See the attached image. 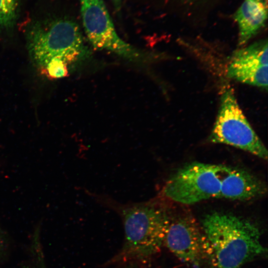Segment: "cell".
I'll return each instance as SVG.
<instances>
[{"mask_svg": "<svg viewBox=\"0 0 268 268\" xmlns=\"http://www.w3.org/2000/svg\"><path fill=\"white\" fill-rule=\"evenodd\" d=\"M24 35L34 64L50 77L68 72V65L87 54L78 24L57 12L50 2L38 4L24 24Z\"/></svg>", "mask_w": 268, "mask_h": 268, "instance_id": "obj_1", "label": "cell"}, {"mask_svg": "<svg viewBox=\"0 0 268 268\" xmlns=\"http://www.w3.org/2000/svg\"><path fill=\"white\" fill-rule=\"evenodd\" d=\"M201 228L205 255L216 268H240L267 252L259 227L245 218L212 212L203 218Z\"/></svg>", "mask_w": 268, "mask_h": 268, "instance_id": "obj_2", "label": "cell"}, {"mask_svg": "<svg viewBox=\"0 0 268 268\" xmlns=\"http://www.w3.org/2000/svg\"><path fill=\"white\" fill-rule=\"evenodd\" d=\"M89 194L123 219L125 240L117 260H144L160 250L171 217L162 204L156 200L124 204L105 195Z\"/></svg>", "mask_w": 268, "mask_h": 268, "instance_id": "obj_3", "label": "cell"}, {"mask_svg": "<svg viewBox=\"0 0 268 268\" xmlns=\"http://www.w3.org/2000/svg\"><path fill=\"white\" fill-rule=\"evenodd\" d=\"M231 168L197 162L188 164L168 180L162 189V195L184 204L220 198L224 180Z\"/></svg>", "mask_w": 268, "mask_h": 268, "instance_id": "obj_4", "label": "cell"}, {"mask_svg": "<svg viewBox=\"0 0 268 268\" xmlns=\"http://www.w3.org/2000/svg\"><path fill=\"white\" fill-rule=\"evenodd\" d=\"M209 139L268 159L266 147L243 114L231 88H225L222 93L220 108Z\"/></svg>", "mask_w": 268, "mask_h": 268, "instance_id": "obj_5", "label": "cell"}, {"mask_svg": "<svg viewBox=\"0 0 268 268\" xmlns=\"http://www.w3.org/2000/svg\"><path fill=\"white\" fill-rule=\"evenodd\" d=\"M83 26L88 39L97 50H105L131 61L140 62L143 54L118 36L103 0H79Z\"/></svg>", "mask_w": 268, "mask_h": 268, "instance_id": "obj_6", "label": "cell"}, {"mask_svg": "<svg viewBox=\"0 0 268 268\" xmlns=\"http://www.w3.org/2000/svg\"><path fill=\"white\" fill-rule=\"evenodd\" d=\"M164 243L181 261L194 267L199 266L205 256L202 231L189 215L171 217Z\"/></svg>", "mask_w": 268, "mask_h": 268, "instance_id": "obj_7", "label": "cell"}, {"mask_svg": "<svg viewBox=\"0 0 268 268\" xmlns=\"http://www.w3.org/2000/svg\"><path fill=\"white\" fill-rule=\"evenodd\" d=\"M268 58L267 40L256 42L233 54L227 75L240 82L267 90Z\"/></svg>", "mask_w": 268, "mask_h": 268, "instance_id": "obj_8", "label": "cell"}, {"mask_svg": "<svg viewBox=\"0 0 268 268\" xmlns=\"http://www.w3.org/2000/svg\"><path fill=\"white\" fill-rule=\"evenodd\" d=\"M267 1L244 0L233 15L239 27V45H245L265 26L268 17Z\"/></svg>", "mask_w": 268, "mask_h": 268, "instance_id": "obj_9", "label": "cell"}, {"mask_svg": "<svg viewBox=\"0 0 268 268\" xmlns=\"http://www.w3.org/2000/svg\"><path fill=\"white\" fill-rule=\"evenodd\" d=\"M24 0H0V33L12 31L18 25Z\"/></svg>", "mask_w": 268, "mask_h": 268, "instance_id": "obj_10", "label": "cell"}, {"mask_svg": "<svg viewBox=\"0 0 268 268\" xmlns=\"http://www.w3.org/2000/svg\"><path fill=\"white\" fill-rule=\"evenodd\" d=\"M114 7L117 12L120 10L122 5V0H112Z\"/></svg>", "mask_w": 268, "mask_h": 268, "instance_id": "obj_11", "label": "cell"}, {"mask_svg": "<svg viewBox=\"0 0 268 268\" xmlns=\"http://www.w3.org/2000/svg\"></svg>", "mask_w": 268, "mask_h": 268, "instance_id": "obj_12", "label": "cell"}]
</instances>
